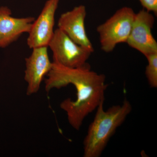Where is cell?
I'll list each match as a JSON object with an SVG mask.
<instances>
[{
    "label": "cell",
    "mask_w": 157,
    "mask_h": 157,
    "mask_svg": "<svg viewBox=\"0 0 157 157\" xmlns=\"http://www.w3.org/2000/svg\"><path fill=\"white\" fill-rule=\"evenodd\" d=\"M69 84L76 88V100L67 98L60 103V107L66 112L71 127L79 131L86 117L104 101L108 85L106 76L92 70L87 63L78 67L69 68L52 62L45 80L46 92Z\"/></svg>",
    "instance_id": "6da1fadb"
},
{
    "label": "cell",
    "mask_w": 157,
    "mask_h": 157,
    "mask_svg": "<svg viewBox=\"0 0 157 157\" xmlns=\"http://www.w3.org/2000/svg\"><path fill=\"white\" fill-rule=\"evenodd\" d=\"M102 101L97 108L92 122L83 140V157H99L109 140L132 110L131 103L125 99L121 104L104 109Z\"/></svg>",
    "instance_id": "7a4b0ae2"
},
{
    "label": "cell",
    "mask_w": 157,
    "mask_h": 157,
    "mask_svg": "<svg viewBox=\"0 0 157 157\" xmlns=\"http://www.w3.org/2000/svg\"><path fill=\"white\" fill-rule=\"evenodd\" d=\"M135 11L132 8L124 7L97 28L101 50L109 53L118 44L126 43L135 20Z\"/></svg>",
    "instance_id": "3957f363"
},
{
    "label": "cell",
    "mask_w": 157,
    "mask_h": 157,
    "mask_svg": "<svg viewBox=\"0 0 157 157\" xmlns=\"http://www.w3.org/2000/svg\"><path fill=\"white\" fill-rule=\"evenodd\" d=\"M48 47L52 52V62L69 68L85 64L93 53L74 42L59 28L55 30Z\"/></svg>",
    "instance_id": "277c9868"
},
{
    "label": "cell",
    "mask_w": 157,
    "mask_h": 157,
    "mask_svg": "<svg viewBox=\"0 0 157 157\" xmlns=\"http://www.w3.org/2000/svg\"><path fill=\"white\" fill-rule=\"evenodd\" d=\"M155 19L151 12L143 9L135 14L126 43L146 56L157 53V42L152 33Z\"/></svg>",
    "instance_id": "5b68a950"
},
{
    "label": "cell",
    "mask_w": 157,
    "mask_h": 157,
    "mask_svg": "<svg viewBox=\"0 0 157 157\" xmlns=\"http://www.w3.org/2000/svg\"><path fill=\"white\" fill-rule=\"evenodd\" d=\"M59 0H47L39 16L33 22L27 43L29 48L48 47L54 33L55 14Z\"/></svg>",
    "instance_id": "8992f818"
},
{
    "label": "cell",
    "mask_w": 157,
    "mask_h": 157,
    "mask_svg": "<svg viewBox=\"0 0 157 157\" xmlns=\"http://www.w3.org/2000/svg\"><path fill=\"white\" fill-rule=\"evenodd\" d=\"M48 47L33 48L30 55L25 59L24 79L27 84L28 96L39 92L41 83L51 70L52 62L48 54Z\"/></svg>",
    "instance_id": "52a82bcc"
},
{
    "label": "cell",
    "mask_w": 157,
    "mask_h": 157,
    "mask_svg": "<svg viewBox=\"0 0 157 157\" xmlns=\"http://www.w3.org/2000/svg\"><path fill=\"white\" fill-rule=\"evenodd\" d=\"M86 16L85 6L83 5L76 6L60 15L58 22V28L77 44L93 52L94 46L86 30L85 21Z\"/></svg>",
    "instance_id": "ba28073f"
},
{
    "label": "cell",
    "mask_w": 157,
    "mask_h": 157,
    "mask_svg": "<svg viewBox=\"0 0 157 157\" xmlns=\"http://www.w3.org/2000/svg\"><path fill=\"white\" fill-rule=\"evenodd\" d=\"M35 20L32 16L14 17L9 7L0 6V48L8 47L23 34L29 33Z\"/></svg>",
    "instance_id": "9c48e42d"
},
{
    "label": "cell",
    "mask_w": 157,
    "mask_h": 157,
    "mask_svg": "<svg viewBox=\"0 0 157 157\" xmlns=\"http://www.w3.org/2000/svg\"><path fill=\"white\" fill-rule=\"evenodd\" d=\"M147 65L145 74L148 84L151 87H157V53L152 54L145 56Z\"/></svg>",
    "instance_id": "30bf717a"
},
{
    "label": "cell",
    "mask_w": 157,
    "mask_h": 157,
    "mask_svg": "<svg viewBox=\"0 0 157 157\" xmlns=\"http://www.w3.org/2000/svg\"><path fill=\"white\" fill-rule=\"evenodd\" d=\"M143 9L157 14V0H138Z\"/></svg>",
    "instance_id": "8fae6325"
}]
</instances>
